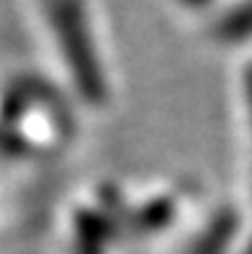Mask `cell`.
I'll use <instances>...</instances> for the list:
<instances>
[{"mask_svg":"<svg viewBox=\"0 0 252 254\" xmlns=\"http://www.w3.org/2000/svg\"><path fill=\"white\" fill-rule=\"evenodd\" d=\"M39 18L54 59L87 100H103L108 82L95 0H39Z\"/></svg>","mask_w":252,"mask_h":254,"instance_id":"1","label":"cell"}]
</instances>
